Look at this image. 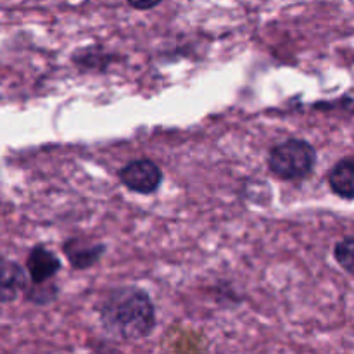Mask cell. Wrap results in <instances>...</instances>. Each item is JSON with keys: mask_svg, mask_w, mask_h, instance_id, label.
Wrapping results in <instances>:
<instances>
[{"mask_svg": "<svg viewBox=\"0 0 354 354\" xmlns=\"http://www.w3.org/2000/svg\"><path fill=\"white\" fill-rule=\"evenodd\" d=\"M104 330L120 341H140L154 332L158 318L147 290L137 286L116 287L99 308Z\"/></svg>", "mask_w": 354, "mask_h": 354, "instance_id": "cell-1", "label": "cell"}, {"mask_svg": "<svg viewBox=\"0 0 354 354\" xmlns=\"http://www.w3.org/2000/svg\"><path fill=\"white\" fill-rule=\"evenodd\" d=\"M272 175L286 182L304 180L315 171L317 166V149L304 138H287L273 145L266 159Z\"/></svg>", "mask_w": 354, "mask_h": 354, "instance_id": "cell-2", "label": "cell"}, {"mask_svg": "<svg viewBox=\"0 0 354 354\" xmlns=\"http://www.w3.org/2000/svg\"><path fill=\"white\" fill-rule=\"evenodd\" d=\"M118 178L128 190L137 194L158 192L162 183V171L152 159H135L118 171Z\"/></svg>", "mask_w": 354, "mask_h": 354, "instance_id": "cell-3", "label": "cell"}, {"mask_svg": "<svg viewBox=\"0 0 354 354\" xmlns=\"http://www.w3.org/2000/svg\"><path fill=\"white\" fill-rule=\"evenodd\" d=\"M28 287L26 268L0 256V304L16 301Z\"/></svg>", "mask_w": 354, "mask_h": 354, "instance_id": "cell-4", "label": "cell"}, {"mask_svg": "<svg viewBox=\"0 0 354 354\" xmlns=\"http://www.w3.org/2000/svg\"><path fill=\"white\" fill-rule=\"evenodd\" d=\"M62 268V261L54 251L47 249L45 245H35L30 251L26 259V273L31 283L45 282L57 275Z\"/></svg>", "mask_w": 354, "mask_h": 354, "instance_id": "cell-5", "label": "cell"}, {"mask_svg": "<svg viewBox=\"0 0 354 354\" xmlns=\"http://www.w3.org/2000/svg\"><path fill=\"white\" fill-rule=\"evenodd\" d=\"M62 251H64L66 258H68L69 265L73 270H83L92 268L93 265L100 261V258L106 252V245L104 244H85L80 239H68L62 244Z\"/></svg>", "mask_w": 354, "mask_h": 354, "instance_id": "cell-6", "label": "cell"}, {"mask_svg": "<svg viewBox=\"0 0 354 354\" xmlns=\"http://www.w3.org/2000/svg\"><path fill=\"white\" fill-rule=\"evenodd\" d=\"M328 185L341 199H354V158L346 156L328 173Z\"/></svg>", "mask_w": 354, "mask_h": 354, "instance_id": "cell-7", "label": "cell"}, {"mask_svg": "<svg viewBox=\"0 0 354 354\" xmlns=\"http://www.w3.org/2000/svg\"><path fill=\"white\" fill-rule=\"evenodd\" d=\"M113 59V55L104 52L102 48L86 47L76 50L75 54H73L71 61L82 69H88V71H106Z\"/></svg>", "mask_w": 354, "mask_h": 354, "instance_id": "cell-8", "label": "cell"}, {"mask_svg": "<svg viewBox=\"0 0 354 354\" xmlns=\"http://www.w3.org/2000/svg\"><path fill=\"white\" fill-rule=\"evenodd\" d=\"M61 289L57 287V283L50 280H45V282L31 283L30 287H26L24 290V297H26L28 303L35 304V306H48L50 303H54L59 297Z\"/></svg>", "mask_w": 354, "mask_h": 354, "instance_id": "cell-9", "label": "cell"}, {"mask_svg": "<svg viewBox=\"0 0 354 354\" xmlns=\"http://www.w3.org/2000/svg\"><path fill=\"white\" fill-rule=\"evenodd\" d=\"M334 258L337 265L344 270L348 275L354 273V237L348 235V237L341 239L334 248Z\"/></svg>", "mask_w": 354, "mask_h": 354, "instance_id": "cell-10", "label": "cell"}, {"mask_svg": "<svg viewBox=\"0 0 354 354\" xmlns=\"http://www.w3.org/2000/svg\"><path fill=\"white\" fill-rule=\"evenodd\" d=\"M128 6H131L133 9L137 10H149V9H154L158 7L162 0H127Z\"/></svg>", "mask_w": 354, "mask_h": 354, "instance_id": "cell-11", "label": "cell"}]
</instances>
